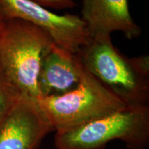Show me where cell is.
Returning <instances> with one entry per match:
<instances>
[{"mask_svg":"<svg viewBox=\"0 0 149 149\" xmlns=\"http://www.w3.org/2000/svg\"><path fill=\"white\" fill-rule=\"evenodd\" d=\"M53 131L36 99L22 97L0 125V149H38Z\"/></svg>","mask_w":149,"mask_h":149,"instance_id":"cell-6","label":"cell"},{"mask_svg":"<svg viewBox=\"0 0 149 149\" xmlns=\"http://www.w3.org/2000/svg\"><path fill=\"white\" fill-rule=\"evenodd\" d=\"M2 21H3V15H2V13H1V9H0V24H1Z\"/></svg>","mask_w":149,"mask_h":149,"instance_id":"cell-11","label":"cell"},{"mask_svg":"<svg viewBox=\"0 0 149 149\" xmlns=\"http://www.w3.org/2000/svg\"><path fill=\"white\" fill-rule=\"evenodd\" d=\"M77 55L84 68L128 106L148 105V55L127 57L106 35L92 39Z\"/></svg>","mask_w":149,"mask_h":149,"instance_id":"cell-2","label":"cell"},{"mask_svg":"<svg viewBox=\"0 0 149 149\" xmlns=\"http://www.w3.org/2000/svg\"><path fill=\"white\" fill-rule=\"evenodd\" d=\"M81 14L91 39L120 31L132 40L141 33L130 15L128 0H82Z\"/></svg>","mask_w":149,"mask_h":149,"instance_id":"cell-7","label":"cell"},{"mask_svg":"<svg viewBox=\"0 0 149 149\" xmlns=\"http://www.w3.org/2000/svg\"><path fill=\"white\" fill-rule=\"evenodd\" d=\"M84 71L79 56L54 45L41 63L37 79L40 97L58 95L75 88Z\"/></svg>","mask_w":149,"mask_h":149,"instance_id":"cell-8","label":"cell"},{"mask_svg":"<svg viewBox=\"0 0 149 149\" xmlns=\"http://www.w3.org/2000/svg\"><path fill=\"white\" fill-rule=\"evenodd\" d=\"M0 8L5 19L29 22L45 32L56 46L74 55L92 40L79 15H57L30 0H0Z\"/></svg>","mask_w":149,"mask_h":149,"instance_id":"cell-5","label":"cell"},{"mask_svg":"<svg viewBox=\"0 0 149 149\" xmlns=\"http://www.w3.org/2000/svg\"><path fill=\"white\" fill-rule=\"evenodd\" d=\"M46 8L62 10L71 8L75 6L74 0H30Z\"/></svg>","mask_w":149,"mask_h":149,"instance_id":"cell-10","label":"cell"},{"mask_svg":"<svg viewBox=\"0 0 149 149\" xmlns=\"http://www.w3.org/2000/svg\"><path fill=\"white\" fill-rule=\"evenodd\" d=\"M36 100L57 133L74 129L128 107L85 68L79 83L72 90Z\"/></svg>","mask_w":149,"mask_h":149,"instance_id":"cell-3","label":"cell"},{"mask_svg":"<svg viewBox=\"0 0 149 149\" xmlns=\"http://www.w3.org/2000/svg\"><path fill=\"white\" fill-rule=\"evenodd\" d=\"M0 29V83L22 97H40L41 63L55 45L45 32L19 19H8Z\"/></svg>","mask_w":149,"mask_h":149,"instance_id":"cell-1","label":"cell"},{"mask_svg":"<svg viewBox=\"0 0 149 149\" xmlns=\"http://www.w3.org/2000/svg\"><path fill=\"white\" fill-rule=\"evenodd\" d=\"M113 140L128 149H146L149 145V106H128L74 129L55 133L57 149H104Z\"/></svg>","mask_w":149,"mask_h":149,"instance_id":"cell-4","label":"cell"},{"mask_svg":"<svg viewBox=\"0 0 149 149\" xmlns=\"http://www.w3.org/2000/svg\"><path fill=\"white\" fill-rule=\"evenodd\" d=\"M21 97L13 89L0 83V125Z\"/></svg>","mask_w":149,"mask_h":149,"instance_id":"cell-9","label":"cell"}]
</instances>
